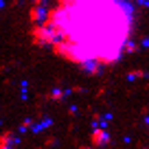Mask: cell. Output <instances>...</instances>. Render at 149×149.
Returning <instances> with one entry per match:
<instances>
[{"instance_id": "6da1fadb", "label": "cell", "mask_w": 149, "mask_h": 149, "mask_svg": "<svg viewBox=\"0 0 149 149\" xmlns=\"http://www.w3.org/2000/svg\"><path fill=\"white\" fill-rule=\"evenodd\" d=\"M29 33L55 59L101 72L130 53L136 13L130 0H37L29 11Z\"/></svg>"}]
</instances>
